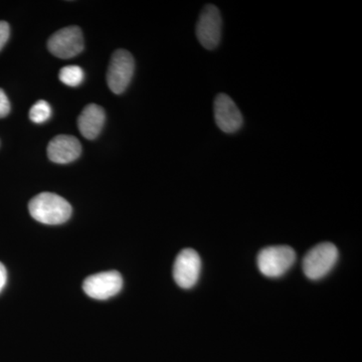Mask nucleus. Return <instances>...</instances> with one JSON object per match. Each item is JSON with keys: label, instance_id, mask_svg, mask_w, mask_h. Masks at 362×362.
<instances>
[{"label": "nucleus", "instance_id": "1", "mask_svg": "<svg viewBox=\"0 0 362 362\" xmlns=\"http://www.w3.org/2000/svg\"><path fill=\"white\" fill-rule=\"evenodd\" d=\"M30 216L44 225H61L71 218L73 209L64 197L52 192H42L28 204Z\"/></svg>", "mask_w": 362, "mask_h": 362}, {"label": "nucleus", "instance_id": "2", "mask_svg": "<svg viewBox=\"0 0 362 362\" xmlns=\"http://www.w3.org/2000/svg\"><path fill=\"white\" fill-rule=\"evenodd\" d=\"M296 261V252L289 246L265 247L259 252L258 268L268 278H279L290 270Z\"/></svg>", "mask_w": 362, "mask_h": 362}, {"label": "nucleus", "instance_id": "3", "mask_svg": "<svg viewBox=\"0 0 362 362\" xmlns=\"http://www.w3.org/2000/svg\"><path fill=\"white\" fill-rule=\"evenodd\" d=\"M338 259V250L331 243L317 245L307 252L303 259L305 276L311 280H319L327 275Z\"/></svg>", "mask_w": 362, "mask_h": 362}, {"label": "nucleus", "instance_id": "4", "mask_svg": "<svg viewBox=\"0 0 362 362\" xmlns=\"http://www.w3.org/2000/svg\"><path fill=\"white\" fill-rule=\"evenodd\" d=\"M134 58L129 52L126 49L114 52L107 71V84L112 92L118 95L125 92L134 75Z\"/></svg>", "mask_w": 362, "mask_h": 362}, {"label": "nucleus", "instance_id": "5", "mask_svg": "<svg viewBox=\"0 0 362 362\" xmlns=\"http://www.w3.org/2000/svg\"><path fill=\"white\" fill-rule=\"evenodd\" d=\"M49 51L59 59H71L84 49V37L78 26L62 28L49 37Z\"/></svg>", "mask_w": 362, "mask_h": 362}, {"label": "nucleus", "instance_id": "6", "mask_svg": "<svg viewBox=\"0 0 362 362\" xmlns=\"http://www.w3.org/2000/svg\"><path fill=\"white\" fill-rule=\"evenodd\" d=\"M221 26L223 21L218 7L207 4L202 11L195 30L197 40L204 49L211 51L220 45Z\"/></svg>", "mask_w": 362, "mask_h": 362}, {"label": "nucleus", "instance_id": "7", "mask_svg": "<svg viewBox=\"0 0 362 362\" xmlns=\"http://www.w3.org/2000/svg\"><path fill=\"white\" fill-rule=\"evenodd\" d=\"M123 278L117 271L102 272L86 278L83 290L88 296L96 300H107L122 290Z\"/></svg>", "mask_w": 362, "mask_h": 362}, {"label": "nucleus", "instance_id": "8", "mask_svg": "<svg viewBox=\"0 0 362 362\" xmlns=\"http://www.w3.org/2000/svg\"><path fill=\"white\" fill-rule=\"evenodd\" d=\"M202 259L194 250H182L176 257L173 266V278L176 284L183 289H190L199 281Z\"/></svg>", "mask_w": 362, "mask_h": 362}, {"label": "nucleus", "instance_id": "9", "mask_svg": "<svg viewBox=\"0 0 362 362\" xmlns=\"http://www.w3.org/2000/svg\"><path fill=\"white\" fill-rule=\"evenodd\" d=\"M214 113L216 125L228 134L238 132L244 124V119L237 105L225 93H221L214 100Z\"/></svg>", "mask_w": 362, "mask_h": 362}, {"label": "nucleus", "instance_id": "10", "mask_svg": "<svg viewBox=\"0 0 362 362\" xmlns=\"http://www.w3.org/2000/svg\"><path fill=\"white\" fill-rule=\"evenodd\" d=\"M82 153V145L77 138L71 135H58L47 145L49 160L58 164L75 161Z\"/></svg>", "mask_w": 362, "mask_h": 362}, {"label": "nucleus", "instance_id": "11", "mask_svg": "<svg viewBox=\"0 0 362 362\" xmlns=\"http://www.w3.org/2000/svg\"><path fill=\"white\" fill-rule=\"evenodd\" d=\"M105 120L106 114L102 107L96 104L88 105L78 116V130L87 139H96L103 129Z\"/></svg>", "mask_w": 362, "mask_h": 362}, {"label": "nucleus", "instance_id": "12", "mask_svg": "<svg viewBox=\"0 0 362 362\" xmlns=\"http://www.w3.org/2000/svg\"><path fill=\"white\" fill-rule=\"evenodd\" d=\"M62 83L70 87H77L84 81V71L78 66H64L59 73Z\"/></svg>", "mask_w": 362, "mask_h": 362}, {"label": "nucleus", "instance_id": "13", "mask_svg": "<svg viewBox=\"0 0 362 362\" xmlns=\"http://www.w3.org/2000/svg\"><path fill=\"white\" fill-rule=\"evenodd\" d=\"M52 116V108L45 100H40L33 105L30 111V119L35 124L45 123Z\"/></svg>", "mask_w": 362, "mask_h": 362}, {"label": "nucleus", "instance_id": "14", "mask_svg": "<svg viewBox=\"0 0 362 362\" xmlns=\"http://www.w3.org/2000/svg\"><path fill=\"white\" fill-rule=\"evenodd\" d=\"M11 112V103L8 98L2 89H0V118H4Z\"/></svg>", "mask_w": 362, "mask_h": 362}, {"label": "nucleus", "instance_id": "15", "mask_svg": "<svg viewBox=\"0 0 362 362\" xmlns=\"http://www.w3.org/2000/svg\"><path fill=\"white\" fill-rule=\"evenodd\" d=\"M9 33H11V28H9L8 23L6 21H0V51L8 40Z\"/></svg>", "mask_w": 362, "mask_h": 362}, {"label": "nucleus", "instance_id": "16", "mask_svg": "<svg viewBox=\"0 0 362 362\" xmlns=\"http://www.w3.org/2000/svg\"><path fill=\"white\" fill-rule=\"evenodd\" d=\"M7 282V272L6 267L4 264L0 263V293H1L4 288L6 287Z\"/></svg>", "mask_w": 362, "mask_h": 362}]
</instances>
